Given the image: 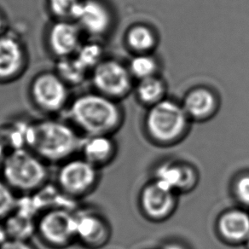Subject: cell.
<instances>
[{
	"mask_svg": "<svg viewBox=\"0 0 249 249\" xmlns=\"http://www.w3.org/2000/svg\"><path fill=\"white\" fill-rule=\"evenodd\" d=\"M36 235L51 249H67L77 242L76 213L65 207H52L36 218Z\"/></svg>",
	"mask_w": 249,
	"mask_h": 249,
	"instance_id": "277c9868",
	"label": "cell"
},
{
	"mask_svg": "<svg viewBox=\"0 0 249 249\" xmlns=\"http://www.w3.org/2000/svg\"><path fill=\"white\" fill-rule=\"evenodd\" d=\"M7 149L4 147V144H3L2 142H0V172H1L2 167H3L4 160L6 159V156H7Z\"/></svg>",
	"mask_w": 249,
	"mask_h": 249,
	"instance_id": "f1b7e54d",
	"label": "cell"
},
{
	"mask_svg": "<svg viewBox=\"0 0 249 249\" xmlns=\"http://www.w3.org/2000/svg\"><path fill=\"white\" fill-rule=\"evenodd\" d=\"M141 204L149 218L163 219L167 218L174 210L175 193L154 182L142 191Z\"/></svg>",
	"mask_w": 249,
	"mask_h": 249,
	"instance_id": "4fadbf2b",
	"label": "cell"
},
{
	"mask_svg": "<svg viewBox=\"0 0 249 249\" xmlns=\"http://www.w3.org/2000/svg\"><path fill=\"white\" fill-rule=\"evenodd\" d=\"M162 91L163 86L160 80L153 76L142 79L138 87L139 97L146 103H153L158 100Z\"/></svg>",
	"mask_w": 249,
	"mask_h": 249,
	"instance_id": "cb8c5ba5",
	"label": "cell"
},
{
	"mask_svg": "<svg viewBox=\"0 0 249 249\" xmlns=\"http://www.w3.org/2000/svg\"><path fill=\"white\" fill-rule=\"evenodd\" d=\"M26 53L21 41L10 35H0V80L15 79L25 66Z\"/></svg>",
	"mask_w": 249,
	"mask_h": 249,
	"instance_id": "7c38bea8",
	"label": "cell"
},
{
	"mask_svg": "<svg viewBox=\"0 0 249 249\" xmlns=\"http://www.w3.org/2000/svg\"><path fill=\"white\" fill-rule=\"evenodd\" d=\"M83 138L73 124L43 120L28 123L26 148L48 165H60L79 155Z\"/></svg>",
	"mask_w": 249,
	"mask_h": 249,
	"instance_id": "6da1fadb",
	"label": "cell"
},
{
	"mask_svg": "<svg viewBox=\"0 0 249 249\" xmlns=\"http://www.w3.org/2000/svg\"><path fill=\"white\" fill-rule=\"evenodd\" d=\"M48 166L27 148L15 149L8 152L0 177L17 194H35L48 183Z\"/></svg>",
	"mask_w": 249,
	"mask_h": 249,
	"instance_id": "3957f363",
	"label": "cell"
},
{
	"mask_svg": "<svg viewBox=\"0 0 249 249\" xmlns=\"http://www.w3.org/2000/svg\"><path fill=\"white\" fill-rule=\"evenodd\" d=\"M223 238L232 243H240L249 237V215L242 210H231L222 215L218 224Z\"/></svg>",
	"mask_w": 249,
	"mask_h": 249,
	"instance_id": "2e32d148",
	"label": "cell"
},
{
	"mask_svg": "<svg viewBox=\"0 0 249 249\" xmlns=\"http://www.w3.org/2000/svg\"><path fill=\"white\" fill-rule=\"evenodd\" d=\"M235 197L241 203L249 207V174L240 177L235 183Z\"/></svg>",
	"mask_w": 249,
	"mask_h": 249,
	"instance_id": "4316f807",
	"label": "cell"
},
{
	"mask_svg": "<svg viewBox=\"0 0 249 249\" xmlns=\"http://www.w3.org/2000/svg\"><path fill=\"white\" fill-rule=\"evenodd\" d=\"M55 73L62 79L67 85L78 86L86 80L88 71L78 62L74 55L58 58Z\"/></svg>",
	"mask_w": 249,
	"mask_h": 249,
	"instance_id": "d6986e66",
	"label": "cell"
},
{
	"mask_svg": "<svg viewBox=\"0 0 249 249\" xmlns=\"http://www.w3.org/2000/svg\"><path fill=\"white\" fill-rule=\"evenodd\" d=\"M3 28H4V19L0 14V35H1V32L3 30Z\"/></svg>",
	"mask_w": 249,
	"mask_h": 249,
	"instance_id": "1f68e13d",
	"label": "cell"
},
{
	"mask_svg": "<svg viewBox=\"0 0 249 249\" xmlns=\"http://www.w3.org/2000/svg\"><path fill=\"white\" fill-rule=\"evenodd\" d=\"M246 246H247V249H249V237L248 238V240L246 241Z\"/></svg>",
	"mask_w": 249,
	"mask_h": 249,
	"instance_id": "d6a6232c",
	"label": "cell"
},
{
	"mask_svg": "<svg viewBox=\"0 0 249 249\" xmlns=\"http://www.w3.org/2000/svg\"><path fill=\"white\" fill-rule=\"evenodd\" d=\"M9 236H8L6 230L4 228V224L0 223V246L2 245L4 242H6Z\"/></svg>",
	"mask_w": 249,
	"mask_h": 249,
	"instance_id": "f546056e",
	"label": "cell"
},
{
	"mask_svg": "<svg viewBox=\"0 0 249 249\" xmlns=\"http://www.w3.org/2000/svg\"><path fill=\"white\" fill-rule=\"evenodd\" d=\"M31 97L35 105L47 114H55L66 106L69 99L67 85L56 73H40L33 80Z\"/></svg>",
	"mask_w": 249,
	"mask_h": 249,
	"instance_id": "52a82bcc",
	"label": "cell"
},
{
	"mask_svg": "<svg viewBox=\"0 0 249 249\" xmlns=\"http://www.w3.org/2000/svg\"><path fill=\"white\" fill-rule=\"evenodd\" d=\"M92 83L102 95L120 97L129 90L131 80L124 66L113 60H107L101 62L92 70Z\"/></svg>",
	"mask_w": 249,
	"mask_h": 249,
	"instance_id": "9c48e42d",
	"label": "cell"
},
{
	"mask_svg": "<svg viewBox=\"0 0 249 249\" xmlns=\"http://www.w3.org/2000/svg\"><path fill=\"white\" fill-rule=\"evenodd\" d=\"M18 194L0 177V223L14 213L18 208Z\"/></svg>",
	"mask_w": 249,
	"mask_h": 249,
	"instance_id": "7402d4cb",
	"label": "cell"
},
{
	"mask_svg": "<svg viewBox=\"0 0 249 249\" xmlns=\"http://www.w3.org/2000/svg\"><path fill=\"white\" fill-rule=\"evenodd\" d=\"M185 110L171 101L159 102L147 116V127L156 141L171 142L182 135L187 124Z\"/></svg>",
	"mask_w": 249,
	"mask_h": 249,
	"instance_id": "8992f818",
	"label": "cell"
},
{
	"mask_svg": "<svg viewBox=\"0 0 249 249\" xmlns=\"http://www.w3.org/2000/svg\"><path fill=\"white\" fill-rule=\"evenodd\" d=\"M28 123L25 121H16L0 129V142L7 149L8 152L26 148Z\"/></svg>",
	"mask_w": 249,
	"mask_h": 249,
	"instance_id": "ffe728a7",
	"label": "cell"
},
{
	"mask_svg": "<svg viewBox=\"0 0 249 249\" xmlns=\"http://www.w3.org/2000/svg\"><path fill=\"white\" fill-rule=\"evenodd\" d=\"M156 62L148 55H139L132 59L130 69L132 73L141 80L152 76L156 70Z\"/></svg>",
	"mask_w": 249,
	"mask_h": 249,
	"instance_id": "484cf974",
	"label": "cell"
},
{
	"mask_svg": "<svg viewBox=\"0 0 249 249\" xmlns=\"http://www.w3.org/2000/svg\"><path fill=\"white\" fill-rule=\"evenodd\" d=\"M76 213L77 242L86 249H99L107 245L111 229L107 219L92 209H80Z\"/></svg>",
	"mask_w": 249,
	"mask_h": 249,
	"instance_id": "ba28073f",
	"label": "cell"
},
{
	"mask_svg": "<svg viewBox=\"0 0 249 249\" xmlns=\"http://www.w3.org/2000/svg\"><path fill=\"white\" fill-rule=\"evenodd\" d=\"M3 223L9 239L30 241L32 235H36V218L18 209Z\"/></svg>",
	"mask_w": 249,
	"mask_h": 249,
	"instance_id": "e0dca14e",
	"label": "cell"
},
{
	"mask_svg": "<svg viewBox=\"0 0 249 249\" xmlns=\"http://www.w3.org/2000/svg\"><path fill=\"white\" fill-rule=\"evenodd\" d=\"M162 249H185L183 248V246L179 245V244H168V245L165 246Z\"/></svg>",
	"mask_w": 249,
	"mask_h": 249,
	"instance_id": "4dcf8cb0",
	"label": "cell"
},
{
	"mask_svg": "<svg viewBox=\"0 0 249 249\" xmlns=\"http://www.w3.org/2000/svg\"><path fill=\"white\" fill-rule=\"evenodd\" d=\"M99 171L77 155L58 165L55 185L63 196L70 200H80L96 190L100 179Z\"/></svg>",
	"mask_w": 249,
	"mask_h": 249,
	"instance_id": "5b68a950",
	"label": "cell"
},
{
	"mask_svg": "<svg viewBox=\"0 0 249 249\" xmlns=\"http://www.w3.org/2000/svg\"><path fill=\"white\" fill-rule=\"evenodd\" d=\"M0 249H38L30 241L18 240V239H8L0 246Z\"/></svg>",
	"mask_w": 249,
	"mask_h": 249,
	"instance_id": "83f0119b",
	"label": "cell"
},
{
	"mask_svg": "<svg viewBox=\"0 0 249 249\" xmlns=\"http://www.w3.org/2000/svg\"><path fill=\"white\" fill-rule=\"evenodd\" d=\"M72 20L76 21L81 29L93 36L107 32L110 26L109 11L98 0H80L73 12Z\"/></svg>",
	"mask_w": 249,
	"mask_h": 249,
	"instance_id": "30bf717a",
	"label": "cell"
},
{
	"mask_svg": "<svg viewBox=\"0 0 249 249\" xmlns=\"http://www.w3.org/2000/svg\"><path fill=\"white\" fill-rule=\"evenodd\" d=\"M127 41L132 48L138 51H146L152 47L155 38L152 32L143 26L132 28L127 35Z\"/></svg>",
	"mask_w": 249,
	"mask_h": 249,
	"instance_id": "603a6c76",
	"label": "cell"
},
{
	"mask_svg": "<svg viewBox=\"0 0 249 249\" xmlns=\"http://www.w3.org/2000/svg\"><path fill=\"white\" fill-rule=\"evenodd\" d=\"M79 155L101 169L113 161L116 145L110 135L87 136L83 138Z\"/></svg>",
	"mask_w": 249,
	"mask_h": 249,
	"instance_id": "5bb4252c",
	"label": "cell"
},
{
	"mask_svg": "<svg viewBox=\"0 0 249 249\" xmlns=\"http://www.w3.org/2000/svg\"><path fill=\"white\" fill-rule=\"evenodd\" d=\"M80 26L69 20H59L48 33V45L52 54L58 57L71 56L81 45Z\"/></svg>",
	"mask_w": 249,
	"mask_h": 249,
	"instance_id": "8fae6325",
	"label": "cell"
},
{
	"mask_svg": "<svg viewBox=\"0 0 249 249\" xmlns=\"http://www.w3.org/2000/svg\"><path fill=\"white\" fill-rule=\"evenodd\" d=\"M74 57L87 71L93 70L100 63L103 56V48L99 44L89 42L80 45Z\"/></svg>",
	"mask_w": 249,
	"mask_h": 249,
	"instance_id": "44dd1931",
	"label": "cell"
},
{
	"mask_svg": "<svg viewBox=\"0 0 249 249\" xmlns=\"http://www.w3.org/2000/svg\"><path fill=\"white\" fill-rule=\"evenodd\" d=\"M214 106L213 95L208 90L198 89L187 96L183 109L193 117L202 118L210 114Z\"/></svg>",
	"mask_w": 249,
	"mask_h": 249,
	"instance_id": "ac0fdd59",
	"label": "cell"
},
{
	"mask_svg": "<svg viewBox=\"0 0 249 249\" xmlns=\"http://www.w3.org/2000/svg\"><path fill=\"white\" fill-rule=\"evenodd\" d=\"M70 121L80 134L112 135L121 123V113L109 97L87 93L76 97L69 109Z\"/></svg>",
	"mask_w": 249,
	"mask_h": 249,
	"instance_id": "7a4b0ae2",
	"label": "cell"
},
{
	"mask_svg": "<svg viewBox=\"0 0 249 249\" xmlns=\"http://www.w3.org/2000/svg\"><path fill=\"white\" fill-rule=\"evenodd\" d=\"M80 0H47L49 10L59 20L73 18V12Z\"/></svg>",
	"mask_w": 249,
	"mask_h": 249,
	"instance_id": "d4e9b609",
	"label": "cell"
},
{
	"mask_svg": "<svg viewBox=\"0 0 249 249\" xmlns=\"http://www.w3.org/2000/svg\"><path fill=\"white\" fill-rule=\"evenodd\" d=\"M196 175L194 170L178 163H166L160 166L156 173L155 182L168 191H188L194 186Z\"/></svg>",
	"mask_w": 249,
	"mask_h": 249,
	"instance_id": "9a60e30c",
	"label": "cell"
}]
</instances>
